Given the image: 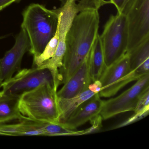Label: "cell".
<instances>
[{
    "mask_svg": "<svg viewBox=\"0 0 149 149\" xmlns=\"http://www.w3.org/2000/svg\"><path fill=\"white\" fill-rule=\"evenodd\" d=\"M93 2L95 8L99 10L103 6L110 4V0H93Z\"/></svg>",
    "mask_w": 149,
    "mask_h": 149,
    "instance_id": "cell-22",
    "label": "cell"
},
{
    "mask_svg": "<svg viewBox=\"0 0 149 149\" xmlns=\"http://www.w3.org/2000/svg\"><path fill=\"white\" fill-rule=\"evenodd\" d=\"M30 43L28 36L24 29L21 28L16 38L13 47L6 52L0 59L1 79L3 82L9 80L15 72L21 69L22 61L26 53L29 51Z\"/></svg>",
    "mask_w": 149,
    "mask_h": 149,
    "instance_id": "cell-10",
    "label": "cell"
},
{
    "mask_svg": "<svg viewBox=\"0 0 149 149\" xmlns=\"http://www.w3.org/2000/svg\"><path fill=\"white\" fill-rule=\"evenodd\" d=\"M90 52L69 79L63 84L62 88L57 91V97L70 98L88 88L90 84L92 82L90 72Z\"/></svg>",
    "mask_w": 149,
    "mask_h": 149,
    "instance_id": "cell-12",
    "label": "cell"
},
{
    "mask_svg": "<svg viewBox=\"0 0 149 149\" xmlns=\"http://www.w3.org/2000/svg\"><path fill=\"white\" fill-rule=\"evenodd\" d=\"M20 96L0 91V124L14 120H19L22 117L19 109Z\"/></svg>",
    "mask_w": 149,
    "mask_h": 149,
    "instance_id": "cell-14",
    "label": "cell"
},
{
    "mask_svg": "<svg viewBox=\"0 0 149 149\" xmlns=\"http://www.w3.org/2000/svg\"><path fill=\"white\" fill-rule=\"evenodd\" d=\"M57 90L52 84H44L22 94L19 102L21 114L32 120L60 123Z\"/></svg>",
    "mask_w": 149,
    "mask_h": 149,
    "instance_id": "cell-3",
    "label": "cell"
},
{
    "mask_svg": "<svg viewBox=\"0 0 149 149\" xmlns=\"http://www.w3.org/2000/svg\"><path fill=\"white\" fill-rule=\"evenodd\" d=\"M149 88V73L136 81L131 87L116 97L103 101L100 112L103 120L112 118L121 113L133 111L142 94Z\"/></svg>",
    "mask_w": 149,
    "mask_h": 149,
    "instance_id": "cell-8",
    "label": "cell"
},
{
    "mask_svg": "<svg viewBox=\"0 0 149 149\" xmlns=\"http://www.w3.org/2000/svg\"><path fill=\"white\" fill-rule=\"evenodd\" d=\"M44 84H49L57 87L52 73L48 69L40 67L21 69L9 80L3 82L2 90L6 93L21 95Z\"/></svg>",
    "mask_w": 149,
    "mask_h": 149,
    "instance_id": "cell-9",
    "label": "cell"
},
{
    "mask_svg": "<svg viewBox=\"0 0 149 149\" xmlns=\"http://www.w3.org/2000/svg\"><path fill=\"white\" fill-rule=\"evenodd\" d=\"M120 13L127 19L129 53L149 39V0H125Z\"/></svg>",
    "mask_w": 149,
    "mask_h": 149,
    "instance_id": "cell-5",
    "label": "cell"
},
{
    "mask_svg": "<svg viewBox=\"0 0 149 149\" xmlns=\"http://www.w3.org/2000/svg\"><path fill=\"white\" fill-rule=\"evenodd\" d=\"M98 9L88 7L74 18L66 38V49L59 70L61 84H64L82 63L91 50L98 34Z\"/></svg>",
    "mask_w": 149,
    "mask_h": 149,
    "instance_id": "cell-1",
    "label": "cell"
},
{
    "mask_svg": "<svg viewBox=\"0 0 149 149\" xmlns=\"http://www.w3.org/2000/svg\"><path fill=\"white\" fill-rule=\"evenodd\" d=\"M125 1V0H110V4L114 5L117 9V13H120Z\"/></svg>",
    "mask_w": 149,
    "mask_h": 149,
    "instance_id": "cell-21",
    "label": "cell"
},
{
    "mask_svg": "<svg viewBox=\"0 0 149 149\" xmlns=\"http://www.w3.org/2000/svg\"><path fill=\"white\" fill-rule=\"evenodd\" d=\"M105 68L104 55L98 34L92 45L90 56V72L92 82L99 80Z\"/></svg>",
    "mask_w": 149,
    "mask_h": 149,
    "instance_id": "cell-17",
    "label": "cell"
},
{
    "mask_svg": "<svg viewBox=\"0 0 149 149\" xmlns=\"http://www.w3.org/2000/svg\"><path fill=\"white\" fill-rule=\"evenodd\" d=\"M141 77L135 70L131 71L130 56L128 53H125L105 67L99 79L102 86L99 95L104 97L113 96L125 85Z\"/></svg>",
    "mask_w": 149,
    "mask_h": 149,
    "instance_id": "cell-6",
    "label": "cell"
},
{
    "mask_svg": "<svg viewBox=\"0 0 149 149\" xmlns=\"http://www.w3.org/2000/svg\"><path fill=\"white\" fill-rule=\"evenodd\" d=\"M133 115L127 120L122 123L116 128L124 127L133 123L146 117L149 113V88L144 91L140 97L136 108L133 110Z\"/></svg>",
    "mask_w": 149,
    "mask_h": 149,
    "instance_id": "cell-18",
    "label": "cell"
},
{
    "mask_svg": "<svg viewBox=\"0 0 149 149\" xmlns=\"http://www.w3.org/2000/svg\"><path fill=\"white\" fill-rule=\"evenodd\" d=\"M103 101L99 94H95L82 104L63 123H61L68 129L76 130L100 114Z\"/></svg>",
    "mask_w": 149,
    "mask_h": 149,
    "instance_id": "cell-13",
    "label": "cell"
},
{
    "mask_svg": "<svg viewBox=\"0 0 149 149\" xmlns=\"http://www.w3.org/2000/svg\"><path fill=\"white\" fill-rule=\"evenodd\" d=\"M58 43V28L53 38L49 42L42 53L39 56L34 57L33 67H40L41 65L50 59L54 54Z\"/></svg>",
    "mask_w": 149,
    "mask_h": 149,
    "instance_id": "cell-19",
    "label": "cell"
},
{
    "mask_svg": "<svg viewBox=\"0 0 149 149\" xmlns=\"http://www.w3.org/2000/svg\"><path fill=\"white\" fill-rule=\"evenodd\" d=\"M8 36V35H4L2 36H0V40H3V39H5V38H6Z\"/></svg>",
    "mask_w": 149,
    "mask_h": 149,
    "instance_id": "cell-26",
    "label": "cell"
},
{
    "mask_svg": "<svg viewBox=\"0 0 149 149\" xmlns=\"http://www.w3.org/2000/svg\"><path fill=\"white\" fill-rule=\"evenodd\" d=\"M88 89L95 94H99L102 89V86L100 81L97 80L90 84Z\"/></svg>",
    "mask_w": 149,
    "mask_h": 149,
    "instance_id": "cell-20",
    "label": "cell"
},
{
    "mask_svg": "<svg viewBox=\"0 0 149 149\" xmlns=\"http://www.w3.org/2000/svg\"><path fill=\"white\" fill-rule=\"evenodd\" d=\"M76 0H66L61 7L58 8V43L55 53L53 56L41 65L42 68L48 69L54 77L59 74L63 65L66 49V38L68 32L76 15L81 11L76 3Z\"/></svg>",
    "mask_w": 149,
    "mask_h": 149,
    "instance_id": "cell-7",
    "label": "cell"
},
{
    "mask_svg": "<svg viewBox=\"0 0 149 149\" xmlns=\"http://www.w3.org/2000/svg\"><path fill=\"white\" fill-rule=\"evenodd\" d=\"M59 1L63 3L66 0H59ZM79 2L84 6L87 7H95L93 4V0H81Z\"/></svg>",
    "mask_w": 149,
    "mask_h": 149,
    "instance_id": "cell-24",
    "label": "cell"
},
{
    "mask_svg": "<svg viewBox=\"0 0 149 149\" xmlns=\"http://www.w3.org/2000/svg\"><path fill=\"white\" fill-rule=\"evenodd\" d=\"M22 16L21 28L28 36L29 52L33 57H37L55 34L59 10H49L42 5L33 4L25 9Z\"/></svg>",
    "mask_w": 149,
    "mask_h": 149,
    "instance_id": "cell-2",
    "label": "cell"
},
{
    "mask_svg": "<svg viewBox=\"0 0 149 149\" xmlns=\"http://www.w3.org/2000/svg\"><path fill=\"white\" fill-rule=\"evenodd\" d=\"M19 1V0H0V12L14 2H17Z\"/></svg>",
    "mask_w": 149,
    "mask_h": 149,
    "instance_id": "cell-23",
    "label": "cell"
},
{
    "mask_svg": "<svg viewBox=\"0 0 149 149\" xmlns=\"http://www.w3.org/2000/svg\"><path fill=\"white\" fill-rule=\"evenodd\" d=\"M1 59V58H0ZM3 83V81L1 79V67H0V88L2 87V84Z\"/></svg>",
    "mask_w": 149,
    "mask_h": 149,
    "instance_id": "cell-25",
    "label": "cell"
},
{
    "mask_svg": "<svg viewBox=\"0 0 149 149\" xmlns=\"http://www.w3.org/2000/svg\"><path fill=\"white\" fill-rule=\"evenodd\" d=\"M127 53L131 71L135 70L140 77L149 73V39Z\"/></svg>",
    "mask_w": 149,
    "mask_h": 149,
    "instance_id": "cell-15",
    "label": "cell"
},
{
    "mask_svg": "<svg viewBox=\"0 0 149 149\" xmlns=\"http://www.w3.org/2000/svg\"><path fill=\"white\" fill-rule=\"evenodd\" d=\"M95 95L88 88L77 95L70 98L58 97L60 111V123H63L66 121L82 104Z\"/></svg>",
    "mask_w": 149,
    "mask_h": 149,
    "instance_id": "cell-16",
    "label": "cell"
},
{
    "mask_svg": "<svg viewBox=\"0 0 149 149\" xmlns=\"http://www.w3.org/2000/svg\"><path fill=\"white\" fill-rule=\"evenodd\" d=\"M100 37L105 67H108L127 52L128 29L125 15L119 13L111 15Z\"/></svg>",
    "mask_w": 149,
    "mask_h": 149,
    "instance_id": "cell-4",
    "label": "cell"
},
{
    "mask_svg": "<svg viewBox=\"0 0 149 149\" xmlns=\"http://www.w3.org/2000/svg\"><path fill=\"white\" fill-rule=\"evenodd\" d=\"M19 122L13 124H0V135L9 136H56V123L36 121L22 116Z\"/></svg>",
    "mask_w": 149,
    "mask_h": 149,
    "instance_id": "cell-11",
    "label": "cell"
}]
</instances>
